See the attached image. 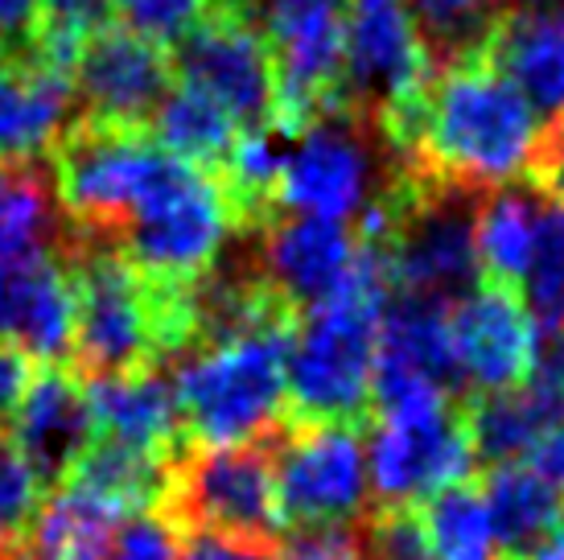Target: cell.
Instances as JSON below:
<instances>
[{
	"label": "cell",
	"mask_w": 564,
	"mask_h": 560,
	"mask_svg": "<svg viewBox=\"0 0 564 560\" xmlns=\"http://www.w3.org/2000/svg\"><path fill=\"white\" fill-rule=\"evenodd\" d=\"M544 137L540 111L470 50L433 75L404 149L454 186L507 190L540 170Z\"/></svg>",
	"instance_id": "obj_1"
},
{
	"label": "cell",
	"mask_w": 564,
	"mask_h": 560,
	"mask_svg": "<svg viewBox=\"0 0 564 560\" xmlns=\"http://www.w3.org/2000/svg\"><path fill=\"white\" fill-rule=\"evenodd\" d=\"M63 256L75 277L70 371L79 379L153 371L194 346L189 284L149 280L111 244L66 239Z\"/></svg>",
	"instance_id": "obj_2"
},
{
	"label": "cell",
	"mask_w": 564,
	"mask_h": 560,
	"mask_svg": "<svg viewBox=\"0 0 564 560\" xmlns=\"http://www.w3.org/2000/svg\"><path fill=\"white\" fill-rule=\"evenodd\" d=\"M284 355L289 330L281 313L177 355L170 375L189 441L203 450H223L260 445L268 433H276L289 412Z\"/></svg>",
	"instance_id": "obj_3"
},
{
	"label": "cell",
	"mask_w": 564,
	"mask_h": 560,
	"mask_svg": "<svg viewBox=\"0 0 564 560\" xmlns=\"http://www.w3.org/2000/svg\"><path fill=\"white\" fill-rule=\"evenodd\" d=\"M388 289L392 280L383 268V251L371 248L367 265L346 289L301 310L284 355L289 408H297L301 420L355 424V417L371 408Z\"/></svg>",
	"instance_id": "obj_4"
},
{
	"label": "cell",
	"mask_w": 564,
	"mask_h": 560,
	"mask_svg": "<svg viewBox=\"0 0 564 560\" xmlns=\"http://www.w3.org/2000/svg\"><path fill=\"white\" fill-rule=\"evenodd\" d=\"M165 161L170 153L144 128H116L75 116V125L50 153V182L63 211L66 239L116 248L124 223L153 190Z\"/></svg>",
	"instance_id": "obj_5"
},
{
	"label": "cell",
	"mask_w": 564,
	"mask_h": 560,
	"mask_svg": "<svg viewBox=\"0 0 564 560\" xmlns=\"http://www.w3.org/2000/svg\"><path fill=\"white\" fill-rule=\"evenodd\" d=\"M236 227L239 211L219 173L170 157L153 190L124 223L116 251L149 280L198 284L215 272Z\"/></svg>",
	"instance_id": "obj_6"
},
{
	"label": "cell",
	"mask_w": 564,
	"mask_h": 560,
	"mask_svg": "<svg viewBox=\"0 0 564 560\" xmlns=\"http://www.w3.org/2000/svg\"><path fill=\"white\" fill-rule=\"evenodd\" d=\"M186 531H210L260 548L284 528L276 470L264 445H223V450L177 453L165 507Z\"/></svg>",
	"instance_id": "obj_7"
},
{
	"label": "cell",
	"mask_w": 564,
	"mask_h": 560,
	"mask_svg": "<svg viewBox=\"0 0 564 560\" xmlns=\"http://www.w3.org/2000/svg\"><path fill=\"white\" fill-rule=\"evenodd\" d=\"M284 524L297 531H346L371 503L367 433L346 420H301L272 453Z\"/></svg>",
	"instance_id": "obj_8"
},
{
	"label": "cell",
	"mask_w": 564,
	"mask_h": 560,
	"mask_svg": "<svg viewBox=\"0 0 564 560\" xmlns=\"http://www.w3.org/2000/svg\"><path fill=\"white\" fill-rule=\"evenodd\" d=\"M433 75V46L400 0H346L343 87L371 99L400 144H408Z\"/></svg>",
	"instance_id": "obj_9"
},
{
	"label": "cell",
	"mask_w": 564,
	"mask_h": 560,
	"mask_svg": "<svg viewBox=\"0 0 564 560\" xmlns=\"http://www.w3.org/2000/svg\"><path fill=\"white\" fill-rule=\"evenodd\" d=\"M170 63L182 87L219 104L239 128H268L276 120L272 50L243 0H215L210 13L173 46Z\"/></svg>",
	"instance_id": "obj_10"
},
{
	"label": "cell",
	"mask_w": 564,
	"mask_h": 560,
	"mask_svg": "<svg viewBox=\"0 0 564 560\" xmlns=\"http://www.w3.org/2000/svg\"><path fill=\"white\" fill-rule=\"evenodd\" d=\"M260 33L276 66V120L281 132H301L343 104V21L346 0H260Z\"/></svg>",
	"instance_id": "obj_11"
},
{
	"label": "cell",
	"mask_w": 564,
	"mask_h": 560,
	"mask_svg": "<svg viewBox=\"0 0 564 560\" xmlns=\"http://www.w3.org/2000/svg\"><path fill=\"white\" fill-rule=\"evenodd\" d=\"M474 453L466 420H457L454 405L424 412H383L367 433V470L371 498L392 511L424 507L441 491L470 483Z\"/></svg>",
	"instance_id": "obj_12"
},
{
	"label": "cell",
	"mask_w": 564,
	"mask_h": 560,
	"mask_svg": "<svg viewBox=\"0 0 564 560\" xmlns=\"http://www.w3.org/2000/svg\"><path fill=\"white\" fill-rule=\"evenodd\" d=\"M379 203V165L371 144L343 116H322L284 144L276 206L284 215L359 223L367 206Z\"/></svg>",
	"instance_id": "obj_13"
},
{
	"label": "cell",
	"mask_w": 564,
	"mask_h": 560,
	"mask_svg": "<svg viewBox=\"0 0 564 560\" xmlns=\"http://www.w3.org/2000/svg\"><path fill=\"white\" fill-rule=\"evenodd\" d=\"M544 355V330L507 284H474L449 301V367L474 396L523 388Z\"/></svg>",
	"instance_id": "obj_14"
},
{
	"label": "cell",
	"mask_w": 564,
	"mask_h": 560,
	"mask_svg": "<svg viewBox=\"0 0 564 560\" xmlns=\"http://www.w3.org/2000/svg\"><path fill=\"white\" fill-rule=\"evenodd\" d=\"M70 78L79 116L149 132L165 95L173 91V63L158 42L141 33L124 25H95L91 33H83Z\"/></svg>",
	"instance_id": "obj_15"
},
{
	"label": "cell",
	"mask_w": 564,
	"mask_h": 560,
	"mask_svg": "<svg viewBox=\"0 0 564 560\" xmlns=\"http://www.w3.org/2000/svg\"><path fill=\"white\" fill-rule=\"evenodd\" d=\"M454 388L449 367V305L400 297L388 301L379 326V363H376V417L379 412H424L445 408Z\"/></svg>",
	"instance_id": "obj_16"
},
{
	"label": "cell",
	"mask_w": 564,
	"mask_h": 560,
	"mask_svg": "<svg viewBox=\"0 0 564 560\" xmlns=\"http://www.w3.org/2000/svg\"><path fill=\"white\" fill-rule=\"evenodd\" d=\"M383 268L400 297L454 301L478 280L474 215L457 203H424L400 211L392 239L383 244Z\"/></svg>",
	"instance_id": "obj_17"
},
{
	"label": "cell",
	"mask_w": 564,
	"mask_h": 560,
	"mask_svg": "<svg viewBox=\"0 0 564 560\" xmlns=\"http://www.w3.org/2000/svg\"><path fill=\"white\" fill-rule=\"evenodd\" d=\"M367 256L371 248L346 223L284 215L268 227L260 244L264 289L276 301H293L301 310H310L359 277Z\"/></svg>",
	"instance_id": "obj_18"
},
{
	"label": "cell",
	"mask_w": 564,
	"mask_h": 560,
	"mask_svg": "<svg viewBox=\"0 0 564 560\" xmlns=\"http://www.w3.org/2000/svg\"><path fill=\"white\" fill-rule=\"evenodd\" d=\"M79 116L75 78L30 50H0V165H46Z\"/></svg>",
	"instance_id": "obj_19"
},
{
	"label": "cell",
	"mask_w": 564,
	"mask_h": 560,
	"mask_svg": "<svg viewBox=\"0 0 564 560\" xmlns=\"http://www.w3.org/2000/svg\"><path fill=\"white\" fill-rule=\"evenodd\" d=\"M0 343L33 367H66L75 346V277L63 251L9 260L0 277Z\"/></svg>",
	"instance_id": "obj_20"
},
{
	"label": "cell",
	"mask_w": 564,
	"mask_h": 560,
	"mask_svg": "<svg viewBox=\"0 0 564 560\" xmlns=\"http://www.w3.org/2000/svg\"><path fill=\"white\" fill-rule=\"evenodd\" d=\"M13 445L33 466L46 491L63 486L83 453L95 445V420L83 379L70 367H37L17 408Z\"/></svg>",
	"instance_id": "obj_21"
},
{
	"label": "cell",
	"mask_w": 564,
	"mask_h": 560,
	"mask_svg": "<svg viewBox=\"0 0 564 560\" xmlns=\"http://www.w3.org/2000/svg\"><path fill=\"white\" fill-rule=\"evenodd\" d=\"M83 391H87V408L95 420V437L153 453L165 462H173L186 445L173 375H165L161 367L137 375L83 379Z\"/></svg>",
	"instance_id": "obj_22"
},
{
	"label": "cell",
	"mask_w": 564,
	"mask_h": 560,
	"mask_svg": "<svg viewBox=\"0 0 564 560\" xmlns=\"http://www.w3.org/2000/svg\"><path fill=\"white\" fill-rule=\"evenodd\" d=\"M486 63L516 87L540 120L564 116V4L516 9L502 21H490V33L478 46Z\"/></svg>",
	"instance_id": "obj_23"
},
{
	"label": "cell",
	"mask_w": 564,
	"mask_h": 560,
	"mask_svg": "<svg viewBox=\"0 0 564 560\" xmlns=\"http://www.w3.org/2000/svg\"><path fill=\"white\" fill-rule=\"evenodd\" d=\"M124 511L75 483L42 498L30 528L17 540V560H108Z\"/></svg>",
	"instance_id": "obj_24"
},
{
	"label": "cell",
	"mask_w": 564,
	"mask_h": 560,
	"mask_svg": "<svg viewBox=\"0 0 564 560\" xmlns=\"http://www.w3.org/2000/svg\"><path fill=\"white\" fill-rule=\"evenodd\" d=\"M564 412L561 391L544 388L528 379L523 388L495 391V396H478L466 429H470L474 453L495 462V466H511V462H528L540 437L549 433V424Z\"/></svg>",
	"instance_id": "obj_25"
},
{
	"label": "cell",
	"mask_w": 564,
	"mask_h": 560,
	"mask_svg": "<svg viewBox=\"0 0 564 560\" xmlns=\"http://www.w3.org/2000/svg\"><path fill=\"white\" fill-rule=\"evenodd\" d=\"M66 248V223L50 165H0V260H33Z\"/></svg>",
	"instance_id": "obj_26"
},
{
	"label": "cell",
	"mask_w": 564,
	"mask_h": 560,
	"mask_svg": "<svg viewBox=\"0 0 564 560\" xmlns=\"http://www.w3.org/2000/svg\"><path fill=\"white\" fill-rule=\"evenodd\" d=\"M540 215H544V198L519 186L490 190L486 203L474 211V256H478V272H486L490 284L516 289L523 280L540 239Z\"/></svg>",
	"instance_id": "obj_27"
},
{
	"label": "cell",
	"mask_w": 564,
	"mask_h": 560,
	"mask_svg": "<svg viewBox=\"0 0 564 560\" xmlns=\"http://www.w3.org/2000/svg\"><path fill=\"white\" fill-rule=\"evenodd\" d=\"M173 462H177V457H173ZM173 462L95 437V445L83 453V462L70 470L66 483H75V486H83V491H91V495L108 498L111 507H120L124 515L161 511V507H165V495H170Z\"/></svg>",
	"instance_id": "obj_28"
},
{
	"label": "cell",
	"mask_w": 564,
	"mask_h": 560,
	"mask_svg": "<svg viewBox=\"0 0 564 560\" xmlns=\"http://www.w3.org/2000/svg\"><path fill=\"white\" fill-rule=\"evenodd\" d=\"M482 498L499 528L502 552H532L564 519V498L549 478H540L528 462L495 466L486 474Z\"/></svg>",
	"instance_id": "obj_29"
},
{
	"label": "cell",
	"mask_w": 564,
	"mask_h": 560,
	"mask_svg": "<svg viewBox=\"0 0 564 560\" xmlns=\"http://www.w3.org/2000/svg\"><path fill=\"white\" fill-rule=\"evenodd\" d=\"M239 132L243 128L219 104H210L206 95L189 91L182 83L165 95V104H161L153 125H149V137L158 140L165 153L210 173H219V165L227 161Z\"/></svg>",
	"instance_id": "obj_30"
},
{
	"label": "cell",
	"mask_w": 564,
	"mask_h": 560,
	"mask_svg": "<svg viewBox=\"0 0 564 560\" xmlns=\"http://www.w3.org/2000/svg\"><path fill=\"white\" fill-rule=\"evenodd\" d=\"M429 560H499L502 540L478 486L441 491L421 507Z\"/></svg>",
	"instance_id": "obj_31"
},
{
	"label": "cell",
	"mask_w": 564,
	"mask_h": 560,
	"mask_svg": "<svg viewBox=\"0 0 564 560\" xmlns=\"http://www.w3.org/2000/svg\"><path fill=\"white\" fill-rule=\"evenodd\" d=\"M284 132L281 128H243L231 144L227 161L219 165V182L227 186L239 218L260 215L268 203H276V182L284 165Z\"/></svg>",
	"instance_id": "obj_32"
},
{
	"label": "cell",
	"mask_w": 564,
	"mask_h": 560,
	"mask_svg": "<svg viewBox=\"0 0 564 560\" xmlns=\"http://www.w3.org/2000/svg\"><path fill=\"white\" fill-rule=\"evenodd\" d=\"M544 334H564V203L544 198L532 265L516 284Z\"/></svg>",
	"instance_id": "obj_33"
},
{
	"label": "cell",
	"mask_w": 564,
	"mask_h": 560,
	"mask_svg": "<svg viewBox=\"0 0 564 560\" xmlns=\"http://www.w3.org/2000/svg\"><path fill=\"white\" fill-rule=\"evenodd\" d=\"M46 498V486L33 474V466L21 457L13 437H0V536L4 540H21V531L30 528Z\"/></svg>",
	"instance_id": "obj_34"
},
{
	"label": "cell",
	"mask_w": 564,
	"mask_h": 560,
	"mask_svg": "<svg viewBox=\"0 0 564 560\" xmlns=\"http://www.w3.org/2000/svg\"><path fill=\"white\" fill-rule=\"evenodd\" d=\"M408 13L416 17L424 37L445 42V46H482L490 33V17H486V0H400Z\"/></svg>",
	"instance_id": "obj_35"
},
{
	"label": "cell",
	"mask_w": 564,
	"mask_h": 560,
	"mask_svg": "<svg viewBox=\"0 0 564 560\" xmlns=\"http://www.w3.org/2000/svg\"><path fill=\"white\" fill-rule=\"evenodd\" d=\"M215 0H116V13L124 21V30L141 33L161 50L177 46L206 13Z\"/></svg>",
	"instance_id": "obj_36"
},
{
	"label": "cell",
	"mask_w": 564,
	"mask_h": 560,
	"mask_svg": "<svg viewBox=\"0 0 564 560\" xmlns=\"http://www.w3.org/2000/svg\"><path fill=\"white\" fill-rule=\"evenodd\" d=\"M108 560H182V528L170 511L128 515Z\"/></svg>",
	"instance_id": "obj_37"
},
{
	"label": "cell",
	"mask_w": 564,
	"mask_h": 560,
	"mask_svg": "<svg viewBox=\"0 0 564 560\" xmlns=\"http://www.w3.org/2000/svg\"><path fill=\"white\" fill-rule=\"evenodd\" d=\"M367 560H429V540H424L421 515H383L376 531H371V540H367Z\"/></svg>",
	"instance_id": "obj_38"
},
{
	"label": "cell",
	"mask_w": 564,
	"mask_h": 560,
	"mask_svg": "<svg viewBox=\"0 0 564 560\" xmlns=\"http://www.w3.org/2000/svg\"><path fill=\"white\" fill-rule=\"evenodd\" d=\"M264 560H367L346 531H297Z\"/></svg>",
	"instance_id": "obj_39"
},
{
	"label": "cell",
	"mask_w": 564,
	"mask_h": 560,
	"mask_svg": "<svg viewBox=\"0 0 564 560\" xmlns=\"http://www.w3.org/2000/svg\"><path fill=\"white\" fill-rule=\"evenodd\" d=\"M33 371H37V367H33L17 346L0 343V437L13 429L17 408H21L25 391H30Z\"/></svg>",
	"instance_id": "obj_40"
},
{
	"label": "cell",
	"mask_w": 564,
	"mask_h": 560,
	"mask_svg": "<svg viewBox=\"0 0 564 560\" xmlns=\"http://www.w3.org/2000/svg\"><path fill=\"white\" fill-rule=\"evenodd\" d=\"M42 33V0H0V50H30Z\"/></svg>",
	"instance_id": "obj_41"
},
{
	"label": "cell",
	"mask_w": 564,
	"mask_h": 560,
	"mask_svg": "<svg viewBox=\"0 0 564 560\" xmlns=\"http://www.w3.org/2000/svg\"><path fill=\"white\" fill-rule=\"evenodd\" d=\"M108 13H116V0H42V21L46 25H66V30L79 33L108 25Z\"/></svg>",
	"instance_id": "obj_42"
},
{
	"label": "cell",
	"mask_w": 564,
	"mask_h": 560,
	"mask_svg": "<svg viewBox=\"0 0 564 560\" xmlns=\"http://www.w3.org/2000/svg\"><path fill=\"white\" fill-rule=\"evenodd\" d=\"M528 466H532L540 478H549V483L556 486V495L564 498V412L549 424V433L540 437V445L532 450Z\"/></svg>",
	"instance_id": "obj_43"
},
{
	"label": "cell",
	"mask_w": 564,
	"mask_h": 560,
	"mask_svg": "<svg viewBox=\"0 0 564 560\" xmlns=\"http://www.w3.org/2000/svg\"><path fill=\"white\" fill-rule=\"evenodd\" d=\"M182 560H264V557H260V548L227 540V536L194 531V536H182Z\"/></svg>",
	"instance_id": "obj_44"
},
{
	"label": "cell",
	"mask_w": 564,
	"mask_h": 560,
	"mask_svg": "<svg viewBox=\"0 0 564 560\" xmlns=\"http://www.w3.org/2000/svg\"><path fill=\"white\" fill-rule=\"evenodd\" d=\"M540 173H544V186L552 190V198H556V203H564V116L552 125L549 137H544Z\"/></svg>",
	"instance_id": "obj_45"
},
{
	"label": "cell",
	"mask_w": 564,
	"mask_h": 560,
	"mask_svg": "<svg viewBox=\"0 0 564 560\" xmlns=\"http://www.w3.org/2000/svg\"><path fill=\"white\" fill-rule=\"evenodd\" d=\"M528 557L532 560H564V519L532 548V552H528Z\"/></svg>",
	"instance_id": "obj_46"
},
{
	"label": "cell",
	"mask_w": 564,
	"mask_h": 560,
	"mask_svg": "<svg viewBox=\"0 0 564 560\" xmlns=\"http://www.w3.org/2000/svg\"><path fill=\"white\" fill-rule=\"evenodd\" d=\"M0 560H17V545L13 540H4V536H0Z\"/></svg>",
	"instance_id": "obj_47"
}]
</instances>
